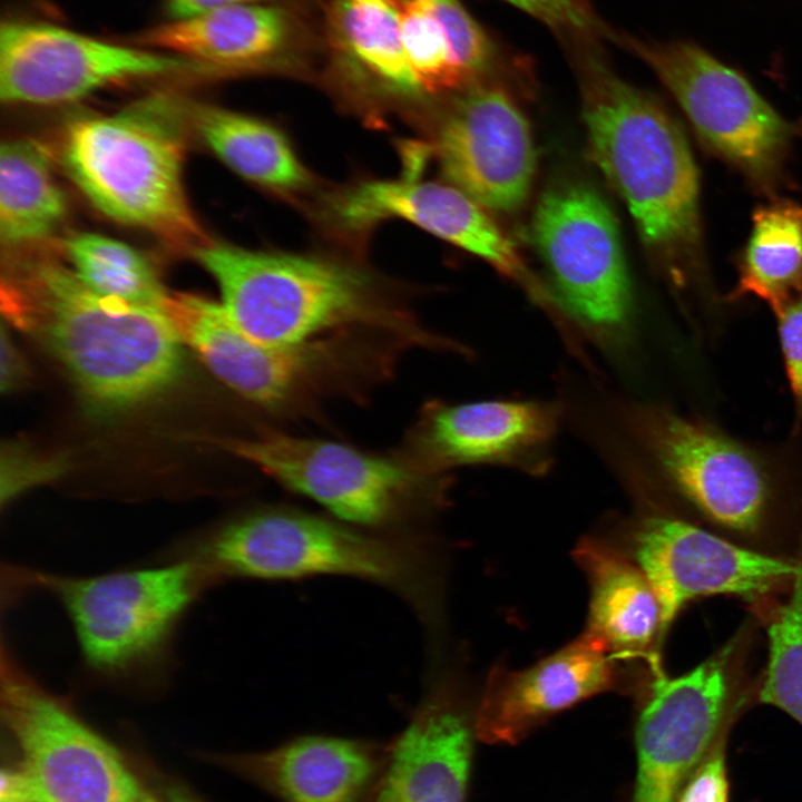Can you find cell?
<instances>
[{
    "label": "cell",
    "instance_id": "obj_1",
    "mask_svg": "<svg viewBox=\"0 0 802 802\" xmlns=\"http://www.w3.org/2000/svg\"><path fill=\"white\" fill-rule=\"evenodd\" d=\"M1 306L63 364L96 413L135 405L180 372L183 341L163 309L100 294L59 260L30 255L9 263Z\"/></svg>",
    "mask_w": 802,
    "mask_h": 802
},
{
    "label": "cell",
    "instance_id": "obj_2",
    "mask_svg": "<svg viewBox=\"0 0 802 802\" xmlns=\"http://www.w3.org/2000/svg\"><path fill=\"white\" fill-rule=\"evenodd\" d=\"M7 570L10 599L40 589L59 603L92 681L134 693L158 692L167 684L178 627L213 587L198 565L176 556L95 576Z\"/></svg>",
    "mask_w": 802,
    "mask_h": 802
},
{
    "label": "cell",
    "instance_id": "obj_3",
    "mask_svg": "<svg viewBox=\"0 0 802 802\" xmlns=\"http://www.w3.org/2000/svg\"><path fill=\"white\" fill-rule=\"evenodd\" d=\"M588 151L627 206L643 242L676 281L700 253L698 177L674 118L591 59L581 76Z\"/></svg>",
    "mask_w": 802,
    "mask_h": 802
},
{
    "label": "cell",
    "instance_id": "obj_4",
    "mask_svg": "<svg viewBox=\"0 0 802 802\" xmlns=\"http://www.w3.org/2000/svg\"><path fill=\"white\" fill-rule=\"evenodd\" d=\"M174 556L197 564L213 586L238 578L341 575L389 588L428 619L436 607V574L428 544L291 509L244 514L180 544Z\"/></svg>",
    "mask_w": 802,
    "mask_h": 802
},
{
    "label": "cell",
    "instance_id": "obj_5",
    "mask_svg": "<svg viewBox=\"0 0 802 802\" xmlns=\"http://www.w3.org/2000/svg\"><path fill=\"white\" fill-rule=\"evenodd\" d=\"M195 256L215 277L232 321L260 342L306 346L355 326L379 329L410 343L434 342L387 309L368 275L350 266L219 243L197 246Z\"/></svg>",
    "mask_w": 802,
    "mask_h": 802
},
{
    "label": "cell",
    "instance_id": "obj_6",
    "mask_svg": "<svg viewBox=\"0 0 802 802\" xmlns=\"http://www.w3.org/2000/svg\"><path fill=\"white\" fill-rule=\"evenodd\" d=\"M189 108L166 94L72 123L62 162L88 199L115 221L177 242L203 237L182 179Z\"/></svg>",
    "mask_w": 802,
    "mask_h": 802
},
{
    "label": "cell",
    "instance_id": "obj_7",
    "mask_svg": "<svg viewBox=\"0 0 802 802\" xmlns=\"http://www.w3.org/2000/svg\"><path fill=\"white\" fill-rule=\"evenodd\" d=\"M0 711L32 802H143L141 776L120 751L3 643Z\"/></svg>",
    "mask_w": 802,
    "mask_h": 802
},
{
    "label": "cell",
    "instance_id": "obj_8",
    "mask_svg": "<svg viewBox=\"0 0 802 802\" xmlns=\"http://www.w3.org/2000/svg\"><path fill=\"white\" fill-rule=\"evenodd\" d=\"M530 239L556 304L604 343L628 332L633 297L618 222L605 198L585 184L547 190Z\"/></svg>",
    "mask_w": 802,
    "mask_h": 802
},
{
    "label": "cell",
    "instance_id": "obj_9",
    "mask_svg": "<svg viewBox=\"0 0 802 802\" xmlns=\"http://www.w3.org/2000/svg\"><path fill=\"white\" fill-rule=\"evenodd\" d=\"M629 421L661 477L704 518L740 535L766 525L781 471L765 453L663 408H634Z\"/></svg>",
    "mask_w": 802,
    "mask_h": 802
},
{
    "label": "cell",
    "instance_id": "obj_10",
    "mask_svg": "<svg viewBox=\"0 0 802 802\" xmlns=\"http://www.w3.org/2000/svg\"><path fill=\"white\" fill-rule=\"evenodd\" d=\"M219 443L284 488L359 528L395 526L433 500L427 475L340 442L266 431Z\"/></svg>",
    "mask_w": 802,
    "mask_h": 802
},
{
    "label": "cell",
    "instance_id": "obj_11",
    "mask_svg": "<svg viewBox=\"0 0 802 802\" xmlns=\"http://www.w3.org/2000/svg\"><path fill=\"white\" fill-rule=\"evenodd\" d=\"M672 94L700 138L762 187L781 173L794 128L736 69L687 40H622Z\"/></svg>",
    "mask_w": 802,
    "mask_h": 802
},
{
    "label": "cell",
    "instance_id": "obj_12",
    "mask_svg": "<svg viewBox=\"0 0 802 802\" xmlns=\"http://www.w3.org/2000/svg\"><path fill=\"white\" fill-rule=\"evenodd\" d=\"M202 63L109 42L53 23L10 20L0 29V98L57 105L120 80L197 70Z\"/></svg>",
    "mask_w": 802,
    "mask_h": 802
},
{
    "label": "cell",
    "instance_id": "obj_13",
    "mask_svg": "<svg viewBox=\"0 0 802 802\" xmlns=\"http://www.w3.org/2000/svg\"><path fill=\"white\" fill-rule=\"evenodd\" d=\"M164 311L215 376L267 410H290L322 392L343 364L334 339L297 348L266 344L241 330L222 303L200 296L169 294Z\"/></svg>",
    "mask_w": 802,
    "mask_h": 802
},
{
    "label": "cell",
    "instance_id": "obj_14",
    "mask_svg": "<svg viewBox=\"0 0 802 802\" xmlns=\"http://www.w3.org/2000/svg\"><path fill=\"white\" fill-rule=\"evenodd\" d=\"M434 151L451 185L486 209L511 213L526 202L536 167L532 134L499 85L463 88L438 128Z\"/></svg>",
    "mask_w": 802,
    "mask_h": 802
},
{
    "label": "cell",
    "instance_id": "obj_15",
    "mask_svg": "<svg viewBox=\"0 0 802 802\" xmlns=\"http://www.w3.org/2000/svg\"><path fill=\"white\" fill-rule=\"evenodd\" d=\"M635 556L661 606L662 639L694 598L725 594L751 599L802 575L795 561L735 545L673 516L640 521Z\"/></svg>",
    "mask_w": 802,
    "mask_h": 802
},
{
    "label": "cell",
    "instance_id": "obj_16",
    "mask_svg": "<svg viewBox=\"0 0 802 802\" xmlns=\"http://www.w3.org/2000/svg\"><path fill=\"white\" fill-rule=\"evenodd\" d=\"M653 676L636 727L632 802H675L722 724L730 692L726 662L721 655L676 677L662 669Z\"/></svg>",
    "mask_w": 802,
    "mask_h": 802
},
{
    "label": "cell",
    "instance_id": "obj_17",
    "mask_svg": "<svg viewBox=\"0 0 802 802\" xmlns=\"http://www.w3.org/2000/svg\"><path fill=\"white\" fill-rule=\"evenodd\" d=\"M485 209L454 186L419 180L413 175L362 183L341 195L333 205L334 216L348 228L363 229L391 217L413 223L485 260L542 302L546 291L529 274L514 243Z\"/></svg>",
    "mask_w": 802,
    "mask_h": 802
},
{
    "label": "cell",
    "instance_id": "obj_18",
    "mask_svg": "<svg viewBox=\"0 0 802 802\" xmlns=\"http://www.w3.org/2000/svg\"><path fill=\"white\" fill-rule=\"evenodd\" d=\"M559 410L537 401L434 404L415 434L420 471L498 463L541 472L548 464Z\"/></svg>",
    "mask_w": 802,
    "mask_h": 802
},
{
    "label": "cell",
    "instance_id": "obj_19",
    "mask_svg": "<svg viewBox=\"0 0 802 802\" xmlns=\"http://www.w3.org/2000/svg\"><path fill=\"white\" fill-rule=\"evenodd\" d=\"M615 663L608 648L585 632L528 668H493L476 716L477 736L516 744L554 714L614 688Z\"/></svg>",
    "mask_w": 802,
    "mask_h": 802
},
{
    "label": "cell",
    "instance_id": "obj_20",
    "mask_svg": "<svg viewBox=\"0 0 802 802\" xmlns=\"http://www.w3.org/2000/svg\"><path fill=\"white\" fill-rule=\"evenodd\" d=\"M387 756L388 745L305 735L265 751L209 759L281 802H374Z\"/></svg>",
    "mask_w": 802,
    "mask_h": 802
},
{
    "label": "cell",
    "instance_id": "obj_21",
    "mask_svg": "<svg viewBox=\"0 0 802 802\" xmlns=\"http://www.w3.org/2000/svg\"><path fill=\"white\" fill-rule=\"evenodd\" d=\"M470 756L467 717L436 687L388 745L374 802H466Z\"/></svg>",
    "mask_w": 802,
    "mask_h": 802
},
{
    "label": "cell",
    "instance_id": "obj_22",
    "mask_svg": "<svg viewBox=\"0 0 802 802\" xmlns=\"http://www.w3.org/2000/svg\"><path fill=\"white\" fill-rule=\"evenodd\" d=\"M292 40L281 8L241 3L207 10L143 30L139 47L205 63L214 70H251L277 62Z\"/></svg>",
    "mask_w": 802,
    "mask_h": 802
},
{
    "label": "cell",
    "instance_id": "obj_23",
    "mask_svg": "<svg viewBox=\"0 0 802 802\" xmlns=\"http://www.w3.org/2000/svg\"><path fill=\"white\" fill-rule=\"evenodd\" d=\"M574 557L586 573L590 600L586 633L600 640L615 659L643 657L661 666L662 610L643 570L612 546L583 539Z\"/></svg>",
    "mask_w": 802,
    "mask_h": 802
},
{
    "label": "cell",
    "instance_id": "obj_24",
    "mask_svg": "<svg viewBox=\"0 0 802 802\" xmlns=\"http://www.w3.org/2000/svg\"><path fill=\"white\" fill-rule=\"evenodd\" d=\"M190 121L234 172L277 190L303 188L310 176L286 136L257 118L215 106L189 108Z\"/></svg>",
    "mask_w": 802,
    "mask_h": 802
},
{
    "label": "cell",
    "instance_id": "obj_25",
    "mask_svg": "<svg viewBox=\"0 0 802 802\" xmlns=\"http://www.w3.org/2000/svg\"><path fill=\"white\" fill-rule=\"evenodd\" d=\"M67 204L45 146L18 138L0 150V238L14 248L48 237L62 222Z\"/></svg>",
    "mask_w": 802,
    "mask_h": 802
},
{
    "label": "cell",
    "instance_id": "obj_26",
    "mask_svg": "<svg viewBox=\"0 0 802 802\" xmlns=\"http://www.w3.org/2000/svg\"><path fill=\"white\" fill-rule=\"evenodd\" d=\"M732 297L754 295L774 314L802 292V206L775 200L756 208Z\"/></svg>",
    "mask_w": 802,
    "mask_h": 802
},
{
    "label": "cell",
    "instance_id": "obj_27",
    "mask_svg": "<svg viewBox=\"0 0 802 802\" xmlns=\"http://www.w3.org/2000/svg\"><path fill=\"white\" fill-rule=\"evenodd\" d=\"M401 0H333L330 23L345 58L388 89L422 94L401 35Z\"/></svg>",
    "mask_w": 802,
    "mask_h": 802
},
{
    "label": "cell",
    "instance_id": "obj_28",
    "mask_svg": "<svg viewBox=\"0 0 802 802\" xmlns=\"http://www.w3.org/2000/svg\"><path fill=\"white\" fill-rule=\"evenodd\" d=\"M72 270L96 292L164 310L169 293L149 261L134 247L102 235L81 233L65 242Z\"/></svg>",
    "mask_w": 802,
    "mask_h": 802
},
{
    "label": "cell",
    "instance_id": "obj_29",
    "mask_svg": "<svg viewBox=\"0 0 802 802\" xmlns=\"http://www.w3.org/2000/svg\"><path fill=\"white\" fill-rule=\"evenodd\" d=\"M767 637L769 661L760 698L802 725V575L773 615Z\"/></svg>",
    "mask_w": 802,
    "mask_h": 802
},
{
    "label": "cell",
    "instance_id": "obj_30",
    "mask_svg": "<svg viewBox=\"0 0 802 802\" xmlns=\"http://www.w3.org/2000/svg\"><path fill=\"white\" fill-rule=\"evenodd\" d=\"M400 17L404 51L422 92L470 86L456 62L443 27L422 2L401 0Z\"/></svg>",
    "mask_w": 802,
    "mask_h": 802
},
{
    "label": "cell",
    "instance_id": "obj_31",
    "mask_svg": "<svg viewBox=\"0 0 802 802\" xmlns=\"http://www.w3.org/2000/svg\"><path fill=\"white\" fill-rule=\"evenodd\" d=\"M443 27L456 62L469 85L487 71L496 57V47L460 0H419Z\"/></svg>",
    "mask_w": 802,
    "mask_h": 802
},
{
    "label": "cell",
    "instance_id": "obj_32",
    "mask_svg": "<svg viewBox=\"0 0 802 802\" xmlns=\"http://www.w3.org/2000/svg\"><path fill=\"white\" fill-rule=\"evenodd\" d=\"M538 20L554 31L573 36H607L612 32L600 22L586 0H502Z\"/></svg>",
    "mask_w": 802,
    "mask_h": 802
},
{
    "label": "cell",
    "instance_id": "obj_33",
    "mask_svg": "<svg viewBox=\"0 0 802 802\" xmlns=\"http://www.w3.org/2000/svg\"><path fill=\"white\" fill-rule=\"evenodd\" d=\"M784 369L794 401L795 418L802 421V292L775 313Z\"/></svg>",
    "mask_w": 802,
    "mask_h": 802
},
{
    "label": "cell",
    "instance_id": "obj_34",
    "mask_svg": "<svg viewBox=\"0 0 802 802\" xmlns=\"http://www.w3.org/2000/svg\"><path fill=\"white\" fill-rule=\"evenodd\" d=\"M727 799L725 755L718 739L692 773L675 802H727Z\"/></svg>",
    "mask_w": 802,
    "mask_h": 802
},
{
    "label": "cell",
    "instance_id": "obj_35",
    "mask_svg": "<svg viewBox=\"0 0 802 802\" xmlns=\"http://www.w3.org/2000/svg\"><path fill=\"white\" fill-rule=\"evenodd\" d=\"M8 454V477L2 479V501L11 500L33 485L53 479L61 470L60 461L39 460L12 451Z\"/></svg>",
    "mask_w": 802,
    "mask_h": 802
},
{
    "label": "cell",
    "instance_id": "obj_36",
    "mask_svg": "<svg viewBox=\"0 0 802 802\" xmlns=\"http://www.w3.org/2000/svg\"><path fill=\"white\" fill-rule=\"evenodd\" d=\"M144 786L143 802H204L185 784L165 775L141 776Z\"/></svg>",
    "mask_w": 802,
    "mask_h": 802
},
{
    "label": "cell",
    "instance_id": "obj_37",
    "mask_svg": "<svg viewBox=\"0 0 802 802\" xmlns=\"http://www.w3.org/2000/svg\"><path fill=\"white\" fill-rule=\"evenodd\" d=\"M253 0H168V9L173 18H184L221 7L250 3Z\"/></svg>",
    "mask_w": 802,
    "mask_h": 802
},
{
    "label": "cell",
    "instance_id": "obj_38",
    "mask_svg": "<svg viewBox=\"0 0 802 802\" xmlns=\"http://www.w3.org/2000/svg\"><path fill=\"white\" fill-rule=\"evenodd\" d=\"M20 375V365L18 356L14 353L10 340L6 336V330L2 329L1 336V389L2 391L12 388L18 382Z\"/></svg>",
    "mask_w": 802,
    "mask_h": 802
}]
</instances>
